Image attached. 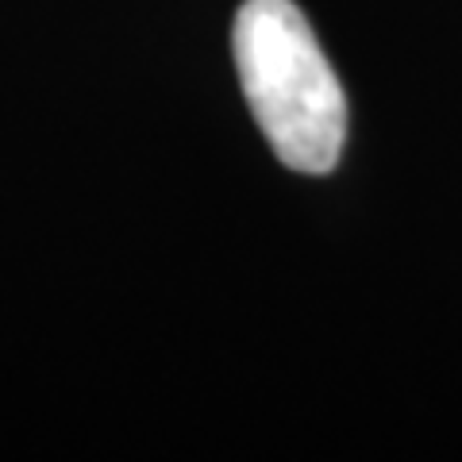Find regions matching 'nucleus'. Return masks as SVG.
<instances>
[{
    "mask_svg": "<svg viewBox=\"0 0 462 462\" xmlns=\"http://www.w3.org/2000/svg\"><path fill=\"white\" fill-rule=\"evenodd\" d=\"M243 97L270 151L297 173H331L346 139V97L293 0H243L231 27Z\"/></svg>",
    "mask_w": 462,
    "mask_h": 462,
    "instance_id": "obj_1",
    "label": "nucleus"
}]
</instances>
